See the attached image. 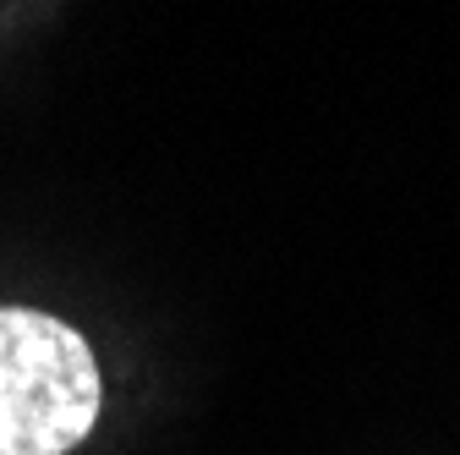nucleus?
Returning a JSON list of instances; mask_svg holds the SVG:
<instances>
[{"label": "nucleus", "instance_id": "1", "mask_svg": "<svg viewBox=\"0 0 460 455\" xmlns=\"http://www.w3.org/2000/svg\"><path fill=\"white\" fill-rule=\"evenodd\" d=\"M99 417V368L49 313L0 308V455H66Z\"/></svg>", "mask_w": 460, "mask_h": 455}]
</instances>
